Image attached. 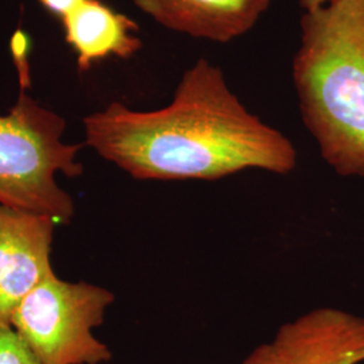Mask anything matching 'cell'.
Instances as JSON below:
<instances>
[{
	"label": "cell",
	"mask_w": 364,
	"mask_h": 364,
	"mask_svg": "<svg viewBox=\"0 0 364 364\" xmlns=\"http://www.w3.org/2000/svg\"><path fill=\"white\" fill-rule=\"evenodd\" d=\"M85 144L136 180H219L246 169L287 174L297 153L248 112L219 66L200 58L171 103L134 111L114 102L84 119Z\"/></svg>",
	"instance_id": "obj_1"
},
{
	"label": "cell",
	"mask_w": 364,
	"mask_h": 364,
	"mask_svg": "<svg viewBox=\"0 0 364 364\" xmlns=\"http://www.w3.org/2000/svg\"><path fill=\"white\" fill-rule=\"evenodd\" d=\"M55 225L49 216L0 204V324L10 326L19 302L54 274Z\"/></svg>",
	"instance_id": "obj_6"
},
{
	"label": "cell",
	"mask_w": 364,
	"mask_h": 364,
	"mask_svg": "<svg viewBox=\"0 0 364 364\" xmlns=\"http://www.w3.org/2000/svg\"><path fill=\"white\" fill-rule=\"evenodd\" d=\"M114 301L105 287L52 274L19 302L10 326L42 364L108 363L112 352L93 329Z\"/></svg>",
	"instance_id": "obj_4"
},
{
	"label": "cell",
	"mask_w": 364,
	"mask_h": 364,
	"mask_svg": "<svg viewBox=\"0 0 364 364\" xmlns=\"http://www.w3.org/2000/svg\"><path fill=\"white\" fill-rule=\"evenodd\" d=\"M39 4L60 21L72 13L75 9L85 0H38Z\"/></svg>",
	"instance_id": "obj_10"
},
{
	"label": "cell",
	"mask_w": 364,
	"mask_h": 364,
	"mask_svg": "<svg viewBox=\"0 0 364 364\" xmlns=\"http://www.w3.org/2000/svg\"><path fill=\"white\" fill-rule=\"evenodd\" d=\"M0 364H42L11 326L0 324Z\"/></svg>",
	"instance_id": "obj_9"
},
{
	"label": "cell",
	"mask_w": 364,
	"mask_h": 364,
	"mask_svg": "<svg viewBox=\"0 0 364 364\" xmlns=\"http://www.w3.org/2000/svg\"><path fill=\"white\" fill-rule=\"evenodd\" d=\"M65 42L76 54L80 72L105 58L127 60L141 50L138 25L102 0H85L61 19Z\"/></svg>",
	"instance_id": "obj_8"
},
{
	"label": "cell",
	"mask_w": 364,
	"mask_h": 364,
	"mask_svg": "<svg viewBox=\"0 0 364 364\" xmlns=\"http://www.w3.org/2000/svg\"><path fill=\"white\" fill-rule=\"evenodd\" d=\"M328 0H299V6L304 9V11H309L313 9H317L323 4H326Z\"/></svg>",
	"instance_id": "obj_11"
},
{
	"label": "cell",
	"mask_w": 364,
	"mask_h": 364,
	"mask_svg": "<svg viewBox=\"0 0 364 364\" xmlns=\"http://www.w3.org/2000/svg\"><path fill=\"white\" fill-rule=\"evenodd\" d=\"M293 81L302 122L326 164L364 177V0L304 11Z\"/></svg>",
	"instance_id": "obj_2"
},
{
	"label": "cell",
	"mask_w": 364,
	"mask_h": 364,
	"mask_svg": "<svg viewBox=\"0 0 364 364\" xmlns=\"http://www.w3.org/2000/svg\"><path fill=\"white\" fill-rule=\"evenodd\" d=\"M13 42L21 88L10 112L0 115V204L68 224L75 215V203L58 185L57 176L75 178L82 174L78 161L82 144L64 142L65 119L27 93L26 37L16 33Z\"/></svg>",
	"instance_id": "obj_3"
},
{
	"label": "cell",
	"mask_w": 364,
	"mask_h": 364,
	"mask_svg": "<svg viewBox=\"0 0 364 364\" xmlns=\"http://www.w3.org/2000/svg\"><path fill=\"white\" fill-rule=\"evenodd\" d=\"M272 0H134L158 25L192 38L228 43L251 31Z\"/></svg>",
	"instance_id": "obj_7"
},
{
	"label": "cell",
	"mask_w": 364,
	"mask_h": 364,
	"mask_svg": "<svg viewBox=\"0 0 364 364\" xmlns=\"http://www.w3.org/2000/svg\"><path fill=\"white\" fill-rule=\"evenodd\" d=\"M364 362V318L333 308L302 314L281 326L272 343L243 364H359Z\"/></svg>",
	"instance_id": "obj_5"
}]
</instances>
